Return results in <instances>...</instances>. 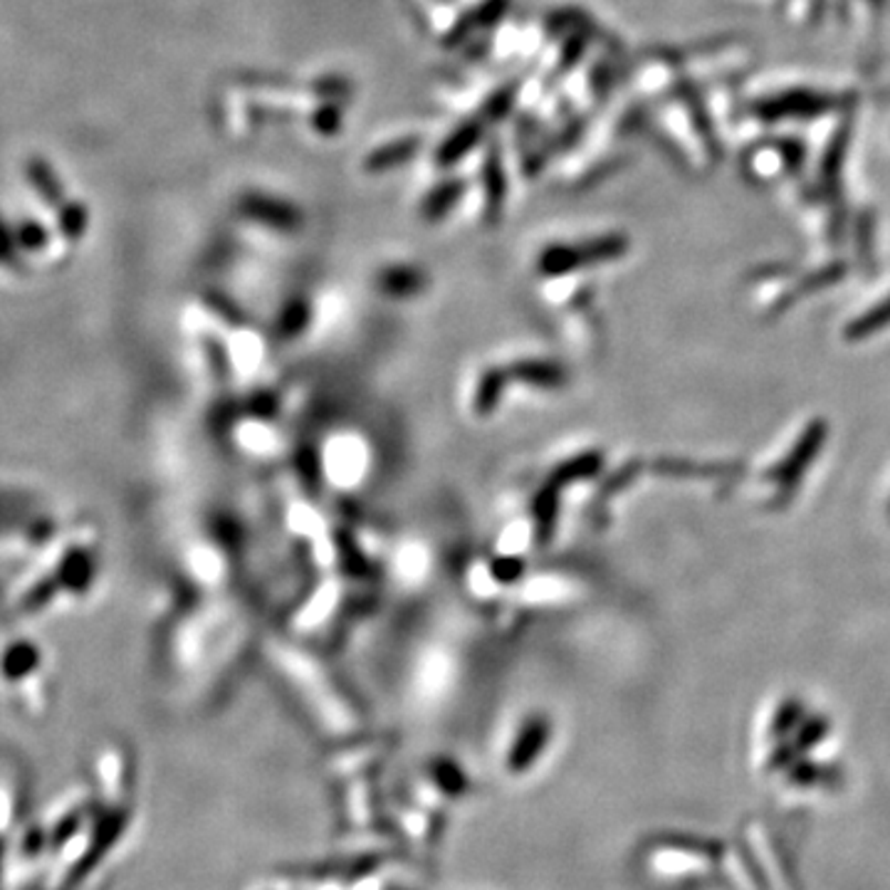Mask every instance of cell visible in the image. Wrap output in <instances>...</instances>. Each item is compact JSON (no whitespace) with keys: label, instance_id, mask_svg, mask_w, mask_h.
Here are the masks:
<instances>
[{"label":"cell","instance_id":"obj_1","mask_svg":"<svg viewBox=\"0 0 890 890\" xmlns=\"http://www.w3.org/2000/svg\"><path fill=\"white\" fill-rule=\"evenodd\" d=\"M515 371L519 374V379H527L539 386H557L561 381L559 369L549 364H517Z\"/></svg>","mask_w":890,"mask_h":890}]
</instances>
